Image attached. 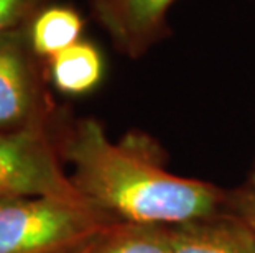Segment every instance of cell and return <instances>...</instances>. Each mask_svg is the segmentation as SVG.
I'll use <instances>...</instances> for the list:
<instances>
[{"mask_svg": "<svg viewBox=\"0 0 255 253\" xmlns=\"http://www.w3.org/2000/svg\"><path fill=\"white\" fill-rule=\"evenodd\" d=\"M51 0H0V38L13 31L28 28L43 8L50 7Z\"/></svg>", "mask_w": 255, "mask_h": 253, "instance_id": "30bf717a", "label": "cell"}, {"mask_svg": "<svg viewBox=\"0 0 255 253\" xmlns=\"http://www.w3.org/2000/svg\"><path fill=\"white\" fill-rule=\"evenodd\" d=\"M104 59L96 45L78 41L50 59V76L55 87L68 95H83L99 85Z\"/></svg>", "mask_w": 255, "mask_h": 253, "instance_id": "ba28073f", "label": "cell"}, {"mask_svg": "<svg viewBox=\"0 0 255 253\" xmlns=\"http://www.w3.org/2000/svg\"><path fill=\"white\" fill-rule=\"evenodd\" d=\"M76 253H171V225L114 220Z\"/></svg>", "mask_w": 255, "mask_h": 253, "instance_id": "52a82bcc", "label": "cell"}, {"mask_svg": "<svg viewBox=\"0 0 255 253\" xmlns=\"http://www.w3.org/2000/svg\"><path fill=\"white\" fill-rule=\"evenodd\" d=\"M175 0H91L96 20L122 55L138 58L163 38Z\"/></svg>", "mask_w": 255, "mask_h": 253, "instance_id": "5b68a950", "label": "cell"}, {"mask_svg": "<svg viewBox=\"0 0 255 253\" xmlns=\"http://www.w3.org/2000/svg\"><path fill=\"white\" fill-rule=\"evenodd\" d=\"M232 212L239 215L255 235V168L241 189L229 196Z\"/></svg>", "mask_w": 255, "mask_h": 253, "instance_id": "8fae6325", "label": "cell"}, {"mask_svg": "<svg viewBox=\"0 0 255 253\" xmlns=\"http://www.w3.org/2000/svg\"><path fill=\"white\" fill-rule=\"evenodd\" d=\"M111 222L86 201L5 199L0 201V253H74Z\"/></svg>", "mask_w": 255, "mask_h": 253, "instance_id": "7a4b0ae2", "label": "cell"}, {"mask_svg": "<svg viewBox=\"0 0 255 253\" xmlns=\"http://www.w3.org/2000/svg\"><path fill=\"white\" fill-rule=\"evenodd\" d=\"M46 117L28 28L0 38V130Z\"/></svg>", "mask_w": 255, "mask_h": 253, "instance_id": "277c9868", "label": "cell"}, {"mask_svg": "<svg viewBox=\"0 0 255 253\" xmlns=\"http://www.w3.org/2000/svg\"><path fill=\"white\" fill-rule=\"evenodd\" d=\"M15 197L84 201L59 165L46 117L0 130V201Z\"/></svg>", "mask_w": 255, "mask_h": 253, "instance_id": "3957f363", "label": "cell"}, {"mask_svg": "<svg viewBox=\"0 0 255 253\" xmlns=\"http://www.w3.org/2000/svg\"><path fill=\"white\" fill-rule=\"evenodd\" d=\"M61 155L84 201L114 220L178 225L219 212L226 202L218 186L168 171L148 137L128 133L112 142L96 118L69 127Z\"/></svg>", "mask_w": 255, "mask_h": 253, "instance_id": "6da1fadb", "label": "cell"}, {"mask_svg": "<svg viewBox=\"0 0 255 253\" xmlns=\"http://www.w3.org/2000/svg\"><path fill=\"white\" fill-rule=\"evenodd\" d=\"M171 253H255V235L234 212H216L171 225Z\"/></svg>", "mask_w": 255, "mask_h": 253, "instance_id": "8992f818", "label": "cell"}, {"mask_svg": "<svg viewBox=\"0 0 255 253\" xmlns=\"http://www.w3.org/2000/svg\"><path fill=\"white\" fill-rule=\"evenodd\" d=\"M84 20L78 10L66 5H50L31 20L28 38L35 56L51 59L81 41Z\"/></svg>", "mask_w": 255, "mask_h": 253, "instance_id": "9c48e42d", "label": "cell"}, {"mask_svg": "<svg viewBox=\"0 0 255 253\" xmlns=\"http://www.w3.org/2000/svg\"><path fill=\"white\" fill-rule=\"evenodd\" d=\"M74 253H76V252H74Z\"/></svg>", "mask_w": 255, "mask_h": 253, "instance_id": "7c38bea8", "label": "cell"}]
</instances>
